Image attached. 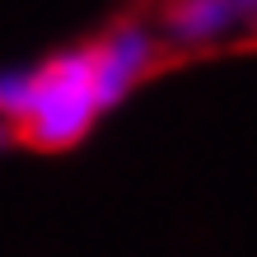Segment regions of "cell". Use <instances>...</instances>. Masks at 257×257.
Listing matches in <instances>:
<instances>
[{
    "label": "cell",
    "instance_id": "1",
    "mask_svg": "<svg viewBox=\"0 0 257 257\" xmlns=\"http://www.w3.org/2000/svg\"><path fill=\"white\" fill-rule=\"evenodd\" d=\"M103 112L89 47L61 52L19 75H0V136L24 150H70Z\"/></svg>",
    "mask_w": 257,
    "mask_h": 257
},
{
    "label": "cell",
    "instance_id": "2",
    "mask_svg": "<svg viewBox=\"0 0 257 257\" xmlns=\"http://www.w3.org/2000/svg\"><path fill=\"white\" fill-rule=\"evenodd\" d=\"M150 28L159 33L169 61L192 52H215L234 38L257 42V0H155Z\"/></svg>",
    "mask_w": 257,
    "mask_h": 257
},
{
    "label": "cell",
    "instance_id": "3",
    "mask_svg": "<svg viewBox=\"0 0 257 257\" xmlns=\"http://www.w3.org/2000/svg\"><path fill=\"white\" fill-rule=\"evenodd\" d=\"M89 61H94L103 108H112L117 98H126L141 80H150V75L169 61V52H164L159 33L150 28V19H122L103 38L89 42Z\"/></svg>",
    "mask_w": 257,
    "mask_h": 257
}]
</instances>
